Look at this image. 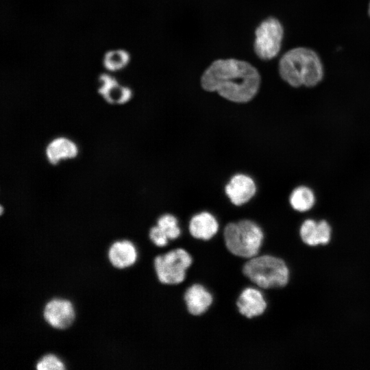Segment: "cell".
Masks as SVG:
<instances>
[{"label":"cell","instance_id":"cell-8","mask_svg":"<svg viewBox=\"0 0 370 370\" xmlns=\"http://www.w3.org/2000/svg\"><path fill=\"white\" fill-rule=\"evenodd\" d=\"M225 190L233 204L241 206L254 197L256 187L250 177L244 174H237L231 178Z\"/></svg>","mask_w":370,"mask_h":370},{"label":"cell","instance_id":"cell-9","mask_svg":"<svg viewBox=\"0 0 370 370\" xmlns=\"http://www.w3.org/2000/svg\"><path fill=\"white\" fill-rule=\"evenodd\" d=\"M99 82L98 92L110 103L123 104L132 98L131 89L121 85L114 77L108 73H101L99 76Z\"/></svg>","mask_w":370,"mask_h":370},{"label":"cell","instance_id":"cell-22","mask_svg":"<svg viewBox=\"0 0 370 370\" xmlns=\"http://www.w3.org/2000/svg\"><path fill=\"white\" fill-rule=\"evenodd\" d=\"M2 212H3V208L2 206H1V214H2Z\"/></svg>","mask_w":370,"mask_h":370},{"label":"cell","instance_id":"cell-11","mask_svg":"<svg viewBox=\"0 0 370 370\" xmlns=\"http://www.w3.org/2000/svg\"><path fill=\"white\" fill-rule=\"evenodd\" d=\"M108 256L112 266L122 269L133 265L137 260L138 254L135 245L131 241L123 240L111 245Z\"/></svg>","mask_w":370,"mask_h":370},{"label":"cell","instance_id":"cell-17","mask_svg":"<svg viewBox=\"0 0 370 370\" xmlns=\"http://www.w3.org/2000/svg\"><path fill=\"white\" fill-rule=\"evenodd\" d=\"M314 195L308 187L301 186L292 192L290 196V204L293 209L299 212H305L314 206Z\"/></svg>","mask_w":370,"mask_h":370},{"label":"cell","instance_id":"cell-18","mask_svg":"<svg viewBox=\"0 0 370 370\" xmlns=\"http://www.w3.org/2000/svg\"><path fill=\"white\" fill-rule=\"evenodd\" d=\"M157 225L164 232L169 239L174 240L179 237L181 231L177 225V219L171 214H164L160 217Z\"/></svg>","mask_w":370,"mask_h":370},{"label":"cell","instance_id":"cell-10","mask_svg":"<svg viewBox=\"0 0 370 370\" xmlns=\"http://www.w3.org/2000/svg\"><path fill=\"white\" fill-rule=\"evenodd\" d=\"M236 304L240 313L249 319L262 314L267 308V302L262 293L254 288L243 290Z\"/></svg>","mask_w":370,"mask_h":370},{"label":"cell","instance_id":"cell-15","mask_svg":"<svg viewBox=\"0 0 370 370\" xmlns=\"http://www.w3.org/2000/svg\"><path fill=\"white\" fill-rule=\"evenodd\" d=\"M78 153L76 144L69 138L59 137L51 140L46 147V156L53 164L60 160L75 158Z\"/></svg>","mask_w":370,"mask_h":370},{"label":"cell","instance_id":"cell-3","mask_svg":"<svg viewBox=\"0 0 370 370\" xmlns=\"http://www.w3.org/2000/svg\"><path fill=\"white\" fill-rule=\"evenodd\" d=\"M243 271L253 283L263 288L284 286L289 278V271L285 262L269 255L250 258L245 264Z\"/></svg>","mask_w":370,"mask_h":370},{"label":"cell","instance_id":"cell-1","mask_svg":"<svg viewBox=\"0 0 370 370\" xmlns=\"http://www.w3.org/2000/svg\"><path fill=\"white\" fill-rule=\"evenodd\" d=\"M201 85L205 90L217 92L228 101L247 103L257 94L260 76L249 62L220 59L213 62L204 72Z\"/></svg>","mask_w":370,"mask_h":370},{"label":"cell","instance_id":"cell-13","mask_svg":"<svg viewBox=\"0 0 370 370\" xmlns=\"http://www.w3.org/2000/svg\"><path fill=\"white\" fill-rule=\"evenodd\" d=\"M212 295L200 284L189 287L184 294L188 312L193 315H200L205 312L212 303Z\"/></svg>","mask_w":370,"mask_h":370},{"label":"cell","instance_id":"cell-2","mask_svg":"<svg viewBox=\"0 0 370 370\" xmlns=\"http://www.w3.org/2000/svg\"><path fill=\"white\" fill-rule=\"evenodd\" d=\"M281 77L293 87H312L323 78V70L318 55L305 47L294 48L281 58L279 62Z\"/></svg>","mask_w":370,"mask_h":370},{"label":"cell","instance_id":"cell-5","mask_svg":"<svg viewBox=\"0 0 370 370\" xmlns=\"http://www.w3.org/2000/svg\"><path fill=\"white\" fill-rule=\"evenodd\" d=\"M190 255L184 249L171 250L154 259V267L160 282L177 284L186 278V270L192 264Z\"/></svg>","mask_w":370,"mask_h":370},{"label":"cell","instance_id":"cell-20","mask_svg":"<svg viewBox=\"0 0 370 370\" xmlns=\"http://www.w3.org/2000/svg\"><path fill=\"white\" fill-rule=\"evenodd\" d=\"M151 241L158 247H164L167 245L169 238L164 232L158 225L152 227L149 230Z\"/></svg>","mask_w":370,"mask_h":370},{"label":"cell","instance_id":"cell-14","mask_svg":"<svg viewBox=\"0 0 370 370\" xmlns=\"http://www.w3.org/2000/svg\"><path fill=\"white\" fill-rule=\"evenodd\" d=\"M218 229L217 219L208 212H202L193 216L189 223L190 234L198 239H210L216 234Z\"/></svg>","mask_w":370,"mask_h":370},{"label":"cell","instance_id":"cell-7","mask_svg":"<svg viewBox=\"0 0 370 370\" xmlns=\"http://www.w3.org/2000/svg\"><path fill=\"white\" fill-rule=\"evenodd\" d=\"M43 316L45 320L51 327L64 330L73 323L75 313L73 306L70 301L55 298L46 304Z\"/></svg>","mask_w":370,"mask_h":370},{"label":"cell","instance_id":"cell-21","mask_svg":"<svg viewBox=\"0 0 370 370\" xmlns=\"http://www.w3.org/2000/svg\"><path fill=\"white\" fill-rule=\"evenodd\" d=\"M368 12H369V15L370 16V3H369V10H368Z\"/></svg>","mask_w":370,"mask_h":370},{"label":"cell","instance_id":"cell-6","mask_svg":"<svg viewBox=\"0 0 370 370\" xmlns=\"http://www.w3.org/2000/svg\"><path fill=\"white\" fill-rule=\"evenodd\" d=\"M284 29L280 21L269 17L263 21L255 32L254 51L262 60L275 57L281 47Z\"/></svg>","mask_w":370,"mask_h":370},{"label":"cell","instance_id":"cell-16","mask_svg":"<svg viewBox=\"0 0 370 370\" xmlns=\"http://www.w3.org/2000/svg\"><path fill=\"white\" fill-rule=\"evenodd\" d=\"M130 53L125 49H116L107 51L103 57V67L110 72L119 71L129 64Z\"/></svg>","mask_w":370,"mask_h":370},{"label":"cell","instance_id":"cell-4","mask_svg":"<svg viewBox=\"0 0 370 370\" xmlns=\"http://www.w3.org/2000/svg\"><path fill=\"white\" fill-rule=\"evenodd\" d=\"M224 239L232 254L251 258L259 251L263 241V232L254 222L242 220L238 223H230L225 226Z\"/></svg>","mask_w":370,"mask_h":370},{"label":"cell","instance_id":"cell-12","mask_svg":"<svg viewBox=\"0 0 370 370\" xmlns=\"http://www.w3.org/2000/svg\"><path fill=\"white\" fill-rule=\"evenodd\" d=\"M331 229L325 221L316 222L312 219L306 220L300 227V236L307 245L315 246L327 244L330 239Z\"/></svg>","mask_w":370,"mask_h":370},{"label":"cell","instance_id":"cell-19","mask_svg":"<svg viewBox=\"0 0 370 370\" xmlns=\"http://www.w3.org/2000/svg\"><path fill=\"white\" fill-rule=\"evenodd\" d=\"M36 368L38 370H63L65 369V366L56 355L48 354L43 356L38 361Z\"/></svg>","mask_w":370,"mask_h":370}]
</instances>
